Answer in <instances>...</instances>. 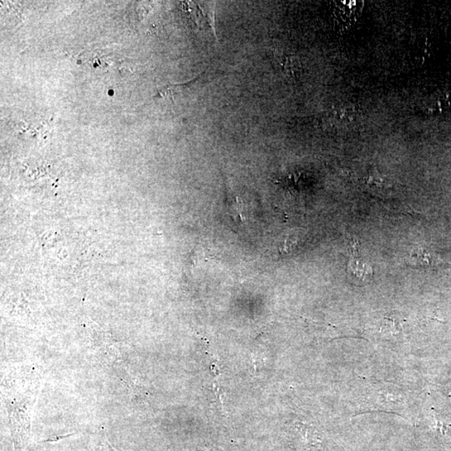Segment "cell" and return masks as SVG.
Here are the masks:
<instances>
[{"mask_svg": "<svg viewBox=\"0 0 451 451\" xmlns=\"http://www.w3.org/2000/svg\"><path fill=\"white\" fill-rule=\"evenodd\" d=\"M199 80L200 76H198V78L191 80L189 83L166 85L157 91L156 97L174 99L177 94L184 92L187 88H191Z\"/></svg>", "mask_w": 451, "mask_h": 451, "instance_id": "cell-5", "label": "cell"}, {"mask_svg": "<svg viewBox=\"0 0 451 451\" xmlns=\"http://www.w3.org/2000/svg\"><path fill=\"white\" fill-rule=\"evenodd\" d=\"M297 235L295 233H289L287 235L284 240V243L281 244L280 247V251L281 254H287L294 251V249L297 247Z\"/></svg>", "mask_w": 451, "mask_h": 451, "instance_id": "cell-6", "label": "cell"}, {"mask_svg": "<svg viewBox=\"0 0 451 451\" xmlns=\"http://www.w3.org/2000/svg\"><path fill=\"white\" fill-rule=\"evenodd\" d=\"M409 263L413 267L428 270H439L440 268L451 267L450 262L444 261L429 249L421 247L416 248L411 252Z\"/></svg>", "mask_w": 451, "mask_h": 451, "instance_id": "cell-3", "label": "cell"}, {"mask_svg": "<svg viewBox=\"0 0 451 451\" xmlns=\"http://www.w3.org/2000/svg\"><path fill=\"white\" fill-rule=\"evenodd\" d=\"M347 272L349 277L358 282H368L373 277V268L364 258L356 241L351 243Z\"/></svg>", "mask_w": 451, "mask_h": 451, "instance_id": "cell-2", "label": "cell"}, {"mask_svg": "<svg viewBox=\"0 0 451 451\" xmlns=\"http://www.w3.org/2000/svg\"><path fill=\"white\" fill-rule=\"evenodd\" d=\"M364 6V1L359 0L334 1L332 16L335 27L340 31L349 30L361 16Z\"/></svg>", "mask_w": 451, "mask_h": 451, "instance_id": "cell-1", "label": "cell"}, {"mask_svg": "<svg viewBox=\"0 0 451 451\" xmlns=\"http://www.w3.org/2000/svg\"><path fill=\"white\" fill-rule=\"evenodd\" d=\"M272 63L276 69L289 78H296L300 75L301 61L294 53L280 49L272 51Z\"/></svg>", "mask_w": 451, "mask_h": 451, "instance_id": "cell-4", "label": "cell"}]
</instances>
